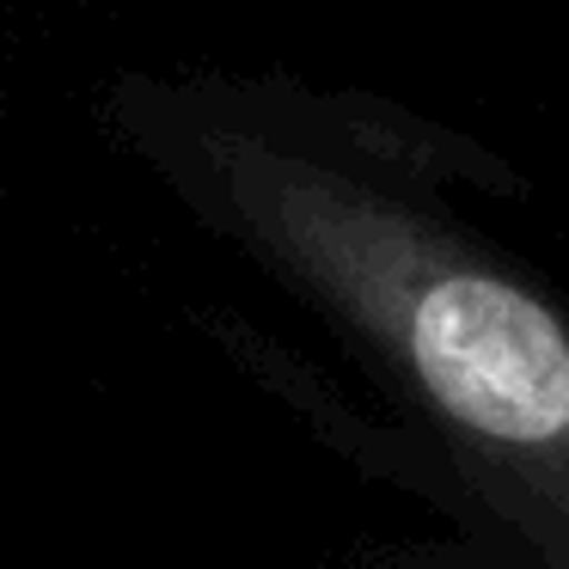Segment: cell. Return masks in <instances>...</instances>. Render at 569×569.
Masks as SVG:
<instances>
[{
  "label": "cell",
  "instance_id": "obj_1",
  "mask_svg": "<svg viewBox=\"0 0 569 569\" xmlns=\"http://www.w3.org/2000/svg\"><path fill=\"white\" fill-rule=\"evenodd\" d=\"M246 197L319 282L380 319L417 386L459 429L569 490V325L545 300L483 263L435 251L417 227L331 178L263 166Z\"/></svg>",
  "mask_w": 569,
  "mask_h": 569
}]
</instances>
